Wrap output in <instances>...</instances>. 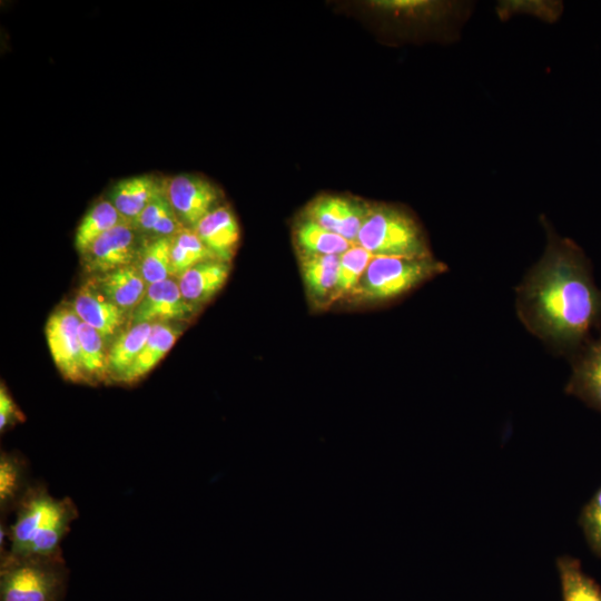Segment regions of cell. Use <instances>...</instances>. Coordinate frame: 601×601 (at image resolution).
I'll return each instance as SVG.
<instances>
[{
    "label": "cell",
    "mask_w": 601,
    "mask_h": 601,
    "mask_svg": "<svg viewBox=\"0 0 601 601\" xmlns=\"http://www.w3.org/2000/svg\"><path fill=\"white\" fill-rule=\"evenodd\" d=\"M170 247V237H159L140 248L137 267L147 285L171 278Z\"/></svg>",
    "instance_id": "26"
},
{
    "label": "cell",
    "mask_w": 601,
    "mask_h": 601,
    "mask_svg": "<svg viewBox=\"0 0 601 601\" xmlns=\"http://www.w3.org/2000/svg\"><path fill=\"white\" fill-rule=\"evenodd\" d=\"M91 282L107 299L128 314L138 306L148 287L135 264L97 275Z\"/></svg>",
    "instance_id": "14"
},
{
    "label": "cell",
    "mask_w": 601,
    "mask_h": 601,
    "mask_svg": "<svg viewBox=\"0 0 601 601\" xmlns=\"http://www.w3.org/2000/svg\"><path fill=\"white\" fill-rule=\"evenodd\" d=\"M164 191L173 209L188 228H194L218 207V189L198 175L180 174L170 177L164 183Z\"/></svg>",
    "instance_id": "7"
},
{
    "label": "cell",
    "mask_w": 601,
    "mask_h": 601,
    "mask_svg": "<svg viewBox=\"0 0 601 601\" xmlns=\"http://www.w3.org/2000/svg\"><path fill=\"white\" fill-rule=\"evenodd\" d=\"M546 230L545 252L518 288V314L532 334L574 354L601 325V289L582 249Z\"/></svg>",
    "instance_id": "1"
},
{
    "label": "cell",
    "mask_w": 601,
    "mask_h": 601,
    "mask_svg": "<svg viewBox=\"0 0 601 601\" xmlns=\"http://www.w3.org/2000/svg\"><path fill=\"white\" fill-rule=\"evenodd\" d=\"M136 229L125 221L98 237L81 255L91 274H105L135 264L139 255Z\"/></svg>",
    "instance_id": "8"
},
{
    "label": "cell",
    "mask_w": 601,
    "mask_h": 601,
    "mask_svg": "<svg viewBox=\"0 0 601 601\" xmlns=\"http://www.w3.org/2000/svg\"><path fill=\"white\" fill-rule=\"evenodd\" d=\"M445 269V264L433 256H374L352 295L366 303L388 302L408 293Z\"/></svg>",
    "instance_id": "5"
},
{
    "label": "cell",
    "mask_w": 601,
    "mask_h": 601,
    "mask_svg": "<svg viewBox=\"0 0 601 601\" xmlns=\"http://www.w3.org/2000/svg\"><path fill=\"white\" fill-rule=\"evenodd\" d=\"M81 321L71 307L55 311L46 324V338L51 357L67 381L87 382L82 370L79 344Z\"/></svg>",
    "instance_id": "6"
},
{
    "label": "cell",
    "mask_w": 601,
    "mask_h": 601,
    "mask_svg": "<svg viewBox=\"0 0 601 601\" xmlns=\"http://www.w3.org/2000/svg\"><path fill=\"white\" fill-rule=\"evenodd\" d=\"M152 323L131 325L120 332L108 347V380L120 382L146 344Z\"/></svg>",
    "instance_id": "20"
},
{
    "label": "cell",
    "mask_w": 601,
    "mask_h": 601,
    "mask_svg": "<svg viewBox=\"0 0 601 601\" xmlns=\"http://www.w3.org/2000/svg\"><path fill=\"white\" fill-rule=\"evenodd\" d=\"M33 481L28 460L20 453L1 452L0 455V514L1 522L17 509Z\"/></svg>",
    "instance_id": "17"
},
{
    "label": "cell",
    "mask_w": 601,
    "mask_h": 601,
    "mask_svg": "<svg viewBox=\"0 0 601 601\" xmlns=\"http://www.w3.org/2000/svg\"><path fill=\"white\" fill-rule=\"evenodd\" d=\"M579 523L589 546L601 558V486L583 508Z\"/></svg>",
    "instance_id": "29"
},
{
    "label": "cell",
    "mask_w": 601,
    "mask_h": 601,
    "mask_svg": "<svg viewBox=\"0 0 601 601\" xmlns=\"http://www.w3.org/2000/svg\"><path fill=\"white\" fill-rule=\"evenodd\" d=\"M72 308L80 321L95 328L110 343L119 334L128 313L107 299L90 280L78 290Z\"/></svg>",
    "instance_id": "11"
},
{
    "label": "cell",
    "mask_w": 601,
    "mask_h": 601,
    "mask_svg": "<svg viewBox=\"0 0 601 601\" xmlns=\"http://www.w3.org/2000/svg\"><path fill=\"white\" fill-rule=\"evenodd\" d=\"M180 333L170 323H154L146 344L120 382L132 384L149 373L174 346Z\"/></svg>",
    "instance_id": "19"
},
{
    "label": "cell",
    "mask_w": 601,
    "mask_h": 601,
    "mask_svg": "<svg viewBox=\"0 0 601 601\" xmlns=\"http://www.w3.org/2000/svg\"><path fill=\"white\" fill-rule=\"evenodd\" d=\"M563 601H601L600 585L582 570L581 562L570 555L558 558Z\"/></svg>",
    "instance_id": "22"
},
{
    "label": "cell",
    "mask_w": 601,
    "mask_h": 601,
    "mask_svg": "<svg viewBox=\"0 0 601 601\" xmlns=\"http://www.w3.org/2000/svg\"><path fill=\"white\" fill-rule=\"evenodd\" d=\"M368 210L370 203L323 195L307 206L305 218L355 244Z\"/></svg>",
    "instance_id": "9"
},
{
    "label": "cell",
    "mask_w": 601,
    "mask_h": 601,
    "mask_svg": "<svg viewBox=\"0 0 601 601\" xmlns=\"http://www.w3.org/2000/svg\"><path fill=\"white\" fill-rule=\"evenodd\" d=\"M125 221L109 199L99 200L87 211L76 230V249L82 255L98 237Z\"/></svg>",
    "instance_id": "23"
},
{
    "label": "cell",
    "mask_w": 601,
    "mask_h": 601,
    "mask_svg": "<svg viewBox=\"0 0 601 601\" xmlns=\"http://www.w3.org/2000/svg\"><path fill=\"white\" fill-rule=\"evenodd\" d=\"M170 238L171 276L178 278L186 270L199 263L218 259L193 228L185 227Z\"/></svg>",
    "instance_id": "24"
},
{
    "label": "cell",
    "mask_w": 601,
    "mask_h": 601,
    "mask_svg": "<svg viewBox=\"0 0 601 601\" xmlns=\"http://www.w3.org/2000/svg\"><path fill=\"white\" fill-rule=\"evenodd\" d=\"M24 420L23 414L18 408L13 398L8 393L6 386L0 388V431L3 433L8 428Z\"/></svg>",
    "instance_id": "31"
},
{
    "label": "cell",
    "mask_w": 601,
    "mask_h": 601,
    "mask_svg": "<svg viewBox=\"0 0 601 601\" xmlns=\"http://www.w3.org/2000/svg\"><path fill=\"white\" fill-rule=\"evenodd\" d=\"M162 194L164 183L154 175H140L119 180L111 188L109 200L131 224L155 198Z\"/></svg>",
    "instance_id": "16"
},
{
    "label": "cell",
    "mask_w": 601,
    "mask_h": 601,
    "mask_svg": "<svg viewBox=\"0 0 601 601\" xmlns=\"http://www.w3.org/2000/svg\"><path fill=\"white\" fill-rule=\"evenodd\" d=\"M79 344L87 382L96 383L108 380V349H106L104 337L95 328L81 322Z\"/></svg>",
    "instance_id": "25"
},
{
    "label": "cell",
    "mask_w": 601,
    "mask_h": 601,
    "mask_svg": "<svg viewBox=\"0 0 601 601\" xmlns=\"http://www.w3.org/2000/svg\"><path fill=\"white\" fill-rule=\"evenodd\" d=\"M171 205L165 196L162 195L155 198L131 223V226L136 231L144 234L151 233L152 228L157 221L171 209Z\"/></svg>",
    "instance_id": "30"
},
{
    "label": "cell",
    "mask_w": 601,
    "mask_h": 601,
    "mask_svg": "<svg viewBox=\"0 0 601 601\" xmlns=\"http://www.w3.org/2000/svg\"><path fill=\"white\" fill-rule=\"evenodd\" d=\"M193 229L218 259L229 263L239 240V226L228 206L216 207Z\"/></svg>",
    "instance_id": "13"
},
{
    "label": "cell",
    "mask_w": 601,
    "mask_h": 601,
    "mask_svg": "<svg viewBox=\"0 0 601 601\" xmlns=\"http://www.w3.org/2000/svg\"><path fill=\"white\" fill-rule=\"evenodd\" d=\"M69 570L62 555L0 558V601H62Z\"/></svg>",
    "instance_id": "3"
},
{
    "label": "cell",
    "mask_w": 601,
    "mask_h": 601,
    "mask_svg": "<svg viewBox=\"0 0 601 601\" xmlns=\"http://www.w3.org/2000/svg\"><path fill=\"white\" fill-rule=\"evenodd\" d=\"M78 518V509L68 496H52L42 482L33 481L14 510L9 525V546L1 556L62 555L61 542Z\"/></svg>",
    "instance_id": "2"
},
{
    "label": "cell",
    "mask_w": 601,
    "mask_h": 601,
    "mask_svg": "<svg viewBox=\"0 0 601 601\" xmlns=\"http://www.w3.org/2000/svg\"><path fill=\"white\" fill-rule=\"evenodd\" d=\"M565 392L601 413V333L573 354Z\"/></svg>",
    "instance_id": "12"
},
{
    "label": "cell",
    "mask_w": 601,
    "mask_h": 601,
    "mask_svg": "<svg viewBox=\"0 0 601 601\" xmlns=\"http://www.w3.org/2000/svg\"><path fill=\"white\" fill-rule=\"evenodd\" d=\"M356 244L374 256H432L415 218L407 210L386 204H371Z\"/></svg>",
    "instance_id": "4"
},
{
    "label": "cell",
    "mask_w": 601,
    "mask_h": 601,
    "mask_svg": "<svg viewBox=\"0 0 601 601\" xmlns=\"http://www.w3.org/2000/svg\"><path fill=\"white\" fill-rule=\"evenodd\" d=\"M373 257L374 255L358 244L339 255L335 299L355 292Z\"/></svg>",
    "instance_id": "27"
},
{
    "label": "cell",
    "mask_w": 601,
    "mask_h": 601,
    "mask_svg": "<svg viewBox=\"0 0 601 601\" xmlns=\"http://www.w3.org/2000/svg\"><path fill=\"white\" fill-rule=\"evenodd\" d=\"M229 275V263L210 259L199 263L177 278L183 297L190 304L199 306L224 286Z\"/></svg>",
    "instance_id": "15"
},
{
    "label": "cell",
    "mask_w": 601,
    "mask_h": 601,
    "mask_svg": "<svg viewBox=\"0 0 601 601\" xmlns=\"http://www.w3.org/2000/svg\"><path fill=\"white\" fill-rule=\"evenodd\" d=\"M562 11V3L558 1H501L497 4V14L502 19L515 13H530L548 22L555 21Z\"/></svg>",
    "instance_id": "28"
},
{
    "label": "cell",
    "mask_w": 601,
    "mask_h": 601,
    "mask_svg": "<svg viewBox=\"0 0 601 601\" xmlns=\"http://www.w3.org/2000/svg\"><path fill=\"white\" fill-rule=\"evenodd\" d=\"M308 296L316 304L335 300L339 255H299Z\"/></svg>",
    "instance_id": "18"
},
{
    "label": "cell",
    "mask_w": 601,
    "mask_h": 601,
    "mask_svg": "<svg viewBox=\"0 0 601 601\" xmlns=\"http://www.w3.org/2000/svg\"><path fill=\"white\" fill-rule=\"evenodd\" d=\"M196 308L183 297L177 280L168 278L148 285L144 298L130 314L131 325L186 319Z\"/></svg>",
    "instance_id": "10"
},
{
    "label": "cell",
    "mask_w": 601,
    "mask_h": 601,
    "mask_svg": "<svg viewBox=\"0 0 601 601\" xmlns=\"http://www.w3.org/2000/svg\"><path fill=\"white\" fill-rule=\"evenodd\" d=\"M294 238L299 255H342L354 245L305 217L295 226Z\"/></svg>",
    "instance_id": "21"
}]
</instances>
